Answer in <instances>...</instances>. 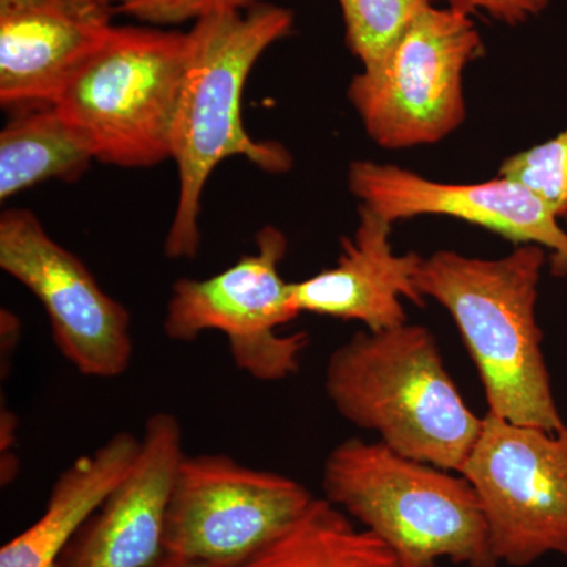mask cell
Returning a JSON list of instances; mask_svg holds the SVG:
<instances>
[{
  "instance_id": "cell-1",
  "label": "cell",
  "mask_w": 567,
  "mask_h": 567,
  "mask_svg": "<svg viewBox=\"0 0 567 567\" xmlns=\"http://www.w3.org/2000/svg\"><path fill=\"white\" fill-rule=\"evenodd\" d=\"M292 28V11L262 2L208 11L194 20L171 147L178 199L164 241L169 259H194L199 252L203 193L224 159L241 156L268 174L292 167L284 145L252 140L241 121V95L252 66Z\"/></svg>"
},
{
  "instance_id": "cell-2",
  "label": "cell",
  "mask_w": 567,
  "mask_h": 567,
  "mask_svg": "<svg viewBox=\"0 0 567 567\" xmlns=\"http://www.w3.org/2000/svg\"><path fill=\"white\" fill-rule=\"evenodd\" d=\"M546 249L517 245L507 256L481 259L456 251L423 257L417 290L453 317L480 374L487 412L546 431L565 427L536 319Z\"/></svg>"
},
{
  "instance_id": "cell-3",
  "label": "cell",
  "mask_w": 567,
  "mask_h": 567,
  "mask_svg": "<svg viewBox=\"0 0 567 567\" xmlns=\"http://www.w3.org/2000/svg\"><path fill=\"white\" fill-rule=\"evenodd\" d=\"M324 391L339 415L394 453L451 472L462 468L483 425L421 324L354 334L331 353Z\"/></svg>"
},
{
  "instance_id": "cell-4",
  "label": "cell",
  "mask_w": 567,
  "mask_h": 567,
  "mask_svg": "<svg viewBox=\"0 0 567 567\" xmlns=\"http://www.w3.org/2000/svg\"><path fill=\"white\" fill-rule=\"evenodd\" d=\"M324 498L393 548L406 567L440 559L499 567L475 488L458 472L349 439L328 454Z\"/></svg>"
},
{
  "instance_id": "cell-5",
  "label": "cell",
  "mask_w": 567,
  "mask_h": 567,
  "mask_svg": "<svg viewBox=\"0 0 567 567\" xmlns=\"http://www.w3.org/2000/svg\"><path fill=\"white\" fill-rule=\"evenodd\" d=\"M189 54V32L114 25L54 106L87 137L96 162L156 166L171 159Z\"/></svg>"
},
{
  "instance_id": "cell-6",
  "label": "cell",
  "mask_w": 567,
  "mask_h": 567,
  "mask_svg": "<svg viewBox=\"0 0 567 567\" xmlns=\"http://www.w3.org/2000/svg\"><path fill=\"white\" fill-rule=\"evenodd\" d=\"M483 52L470 14L429 7L379 62L354 74L347 99L379 147L436 144L464 125L465 71Z\"/></svg>"
},
{
  "instance_id": "cell-7",
  "label": "cell",
  "mask_w": 567,
  "mask_h": 567,
  "mask_svg": "<svg viewBox=\"0 0 567 567\" xmlns=\"http://www.w3.org/2000/svg\"><path fill=\"white\" fill-rule=\"evenodd\" d=\"M315 498L292 477L226 454H185L167 503L164 554L205 567H244Z\"/></svg>"
},
{
  "instance_id": "cell-8",
  "label": "cell",
  "mask_w": 567,
  "mask_h": 567,
  "mask_svg": "<svg viewBox=\"0 0 567 567\" xmlns=\"http://www.w3.org/2000/svg\"><path fill=\"white\" fill-rule=\"evenodd\" d=\"M286 252V235L267 226L257 234L256 252L221 274L178 279L167 301L164 333L175 342H193L205 331H219L237 369L252 379L279 382L297 374L309 338L278 331L300 316L292 284L279 271Z\"/></svg>"
},
{
  "instance_id": "cell-9",
  "label": "cell",
  "mask_w": 567,
  "mask_h": 567,
  "mask_svg": "<svg viewBox=\"0 0 567 567\" xmlns=\"http://www.w3.org/2000/svg\"><path fill=\"white\" fill-rule=\"evenodd\" d=\"M458 473L475 488L499 565L567 557V425L546 431L487 412Z\"/></svg>"
},
{
  "instance_id": "cell-10",
  "label": "cell",
  "mask_w": 567,
  "mask_h": 567,
  "mask_svg": "<svg viewBox=\"0 0 567 567\" xmlns=\"http://www.w3.org/2000/svg\"><path fill=\"white\" fill-rule=\"evenodd\" d=\"M0 268L35 295L59 352L80 374L115 379L128 371L134 350L130 312L32 212L11 208L0 216Z\"/></svg>"
},
{
  "instance_id": "cell-11",
  "label": "cell",
  "mask_w": 567,
  "mask_h": 567,
  "mask_svg": "<svg viewBox=\"0 0 567 567\" xmlns=\"http://www.w3.org/2000/svg\"><path fill=\"white\" fill-rule=\"evenodd\" d=\"M349 192L363 207L391 224L416 216H447L475 224L517 245H537L548 254L557 278L567 276V229L527 186L498 177L481 183H445L395 166L353 162Z\"/></svg>"
},
{
  "instance_id": "cell-12",
  "label": "cell",
  "mask_w": 567,
  "mask_h": 567,
  "mask_svg": "<svg viewBox=\"0 0 567 567\" xmlns=\"http://www.w3.org/2000/svg\"><path fill=\"white\" fill-rule=\"evenodd\" d=\"M117 14V0H0L3 110L55 104Z\"/></svg>"
},
{
  "instance_id": "cell-13",
  "label": "cell",
  "mask_w": 567,
  "mask_h": 567,
  "mask_svg": "<svg viewBox=\"0 0 567 567\" xmlns=\"http://www.w3.org/2000/svg\"><path fill=\"white\" fill-rule=\"evenodd\" d=\"M185 454L177 416H148L132 468L71 540L59 567H148L158 561L167 503Z\"/></svg>"
},
{
  "instance_id": "cell-14",
  "label": "cell",
  "mask_w": 567,
  "mask_h": 567,
  "mask_svg": "<svg viewBox=\"0 0 567 567\" xmlns=\"http://www.w3.org/2000/svg\"><path fill=\"white\" fill-rule=\"evenodd\" d=\"M393 226L360 205L357 229L342 240L334 267L292 284L298 312L354 320L368 331L406 323L404 301L425 303L416 284L423 256L395 254L391 244Z\"/></svg>"
},
{
  "instance_id": "cell-15",
  "label": "cell",
  "mask_w": 567,
  "mask_h": 567,
  "mask_svg": "<svg viewBox=\"0 0 567 567\" xmlns=\"http://www.w3.org/2000/svg\"><path fill=\"white\" fill-rule=\"evenodd\" d=\"M140 447V436L117 432L66 466L39 520L0 548V567L61 566L71 540L130 472Z\"/></svg>"
},
{
  "instance_id": "cell-16",
  "label": "cell",
  "mask_w": 567,
  "mask_h": 567,
  "mask_svg": "<svg viewBox=\"0 0 567 567\" xmlns=\"http://www.w3.org/2000/svg\"><path fill=\"white\" fill-rule=\"evenodd\" d=\"M93 162L91 142L54 104L17 111L0 133V199L39 183L74 181Z\"/></svg>"
},
{
  "instance_id": "cell-17",
  "label": "cell",
  "mask_w": 567,
  "mask_h": 567,
  "mask_svg": "<svg viewBox=\"0 0 567 567\" xmlns=\"http://www.w3.org/2000/svg\"><path fill=\"white\" fill-rule=\"evenodd\" d=\"M244 567H406L385 540L327 498L303 514Z\"/></svg>"
},
{
  "instance_id": "cell-18",
  "label": "cell",
  "mask_w": 567,
  "mask_h": 567,
  "mask_svg": "<svg viewBox=\"0 0 567 567\" xmlns=\"http://www.w3.org/2000/svg\"><path fill=\"white\" fill-rule=\"evenodd\" d=\"M346 43L361 66L374 65L432 0H338Z\"/></svg>"
},
{
  "instance_id": "cell-19",
  "label": "cell",
  "mask_w": 567,
  "mask_h": 567,
  "mask_svg": "<svg viewBox=\"0 0 567 567\" xmlns=\"http://www.w3.org/2000/svg\"><path fill=\"white\" fill-rule=\"evenodd\" d=\"M498 175L527 186L567 229V130L511 155L499 166Z\"/></svg>"
},
{
  "instance_id": "cell-20",
  "label": "cell",
  "mask_w": 567,
  "mask_h": 567,
  "mask_svg": "<svg viewBox=\"0 0 567 567\" xmlns=\"http://www.w3.org/2000/svg\"><path fill=\"white\" fill-rule=\"evenodd\" d=\"M260 0H117L118 14L148 24H181L194 21L208 11L246 9Z\"/></svg>"
},
{
  "instance_id": "cell-21",
  "label": "cell",
  "mask_w": 567,
  "mask_h": 567,
  "mask_svg": "<svg viewBox=\"0 0 567 567\" xmlns=\"http://www.w3.org/2000/svg\"><path fill=\"white\" fill-rule=\"evenodd\" d=\"M551 0H446L450 9L472 14L484 13L496 22L517 28L543 14Z\"/></svg>"
},
{
  "instance_id": "cell-22",
  "label": "cell",
  "mask_w": 567,
  "mask_h": 567,
  "mask_svg": "<svg viewBox=\"0 0 567 567\" xmlns=\"http://www.w3.org/2000/svg\"><path fill=\"white\" fill-rule=\"evenodd\" d=\"M148 567H205L203 565H196V563L185 561V559H178L174 557H169V555L164 554L158 561L153 563L152 566Z\"/></svg>"
}]
</instances>
